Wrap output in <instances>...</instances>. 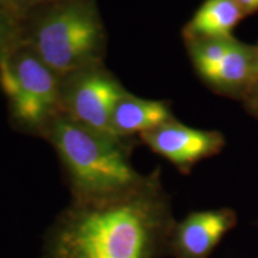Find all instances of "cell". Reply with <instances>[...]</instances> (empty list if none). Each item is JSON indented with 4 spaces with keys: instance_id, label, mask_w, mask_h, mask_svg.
Returning <instances> with one entry per match:
<instances>
[{
    "instance_id": "4",
    "label": "cell",
    "mask_w": 258,
    "mask_h": 258,
    "mask_svg": "<svg viewBox=\"0 0 258 258\" xmlns=\"http://www.w3.org/2000/svg\"><path fill=\"white\" fill-rule=\"evenodd\" d=\"M0 88L12 120L22 131L43 137L61 111V77L23 44L0 61Z\"/></svg>"
},
{
    "instance_id": "2",
    "label": "cell",
    "mask_w": 258,
    "mask_h": 258,
    "mask_svg": "<svg viewBox=\"0 0 258 258\" xmlns=\"http://www.w3.org/2000/svg\"><path fill=\"white\" fill-rule=\"evenodd\" d=\"M44 138L53 146L72 195L71 201H101L124 195L146 175L132 163L131 139L98 133L64 115L51 122Z\"/></svg>"
},
{
    "instance_id": "12",
    "label": "cell",
    "mask_w": 258,
    "mask_h": 258,
    "mask_svg": "<svg viewBox=\"0 0 258 258\" xmlns=\"http://www.w3.org/2000/svg\"><path fill=\"white\" fill-rule=\"evenodd\" d=\"M55 2L56 0H0V4L24 27L32 16Z\"/></svg>"
},
{
    "instance_id": "15",
    "label": "cell",
    "mask_w": 258,
    "mask_h": 258,
    "mask_svg": "<svg viewBox=\"0 0 258 258\" xmlns=\"http://www.w3.org/2000/svg\"><path fill=\"white\" fill-rule=\"evenodd\" d=\"M256 48H257V55H258V44H256Z\"/></svg>"
},
{
    "instance_id": "1",
    "label": "cell",
    "mask_w": 258,
    "mask_h": 258,
    "mask_svg": "<svg viewBox=\"0 0 258 258\" xmlns=\"http://www.w3.org/2000/svg\"><path fill=\"white\" fill-rule=\"evenodd\" d=\"M175 224L157 169L124 195L71 201L44 232L40 258H164Z\"/></svg>"
},
{
    "instance_id": "8",
    "label": "cell",
    "mask_w": 258,
    "mask_h": 258,
    "mask_svg": "<svg viewBox=\"0 0 258 258\" xmlns=\"http://www.w3.org/2000/svg\"><path fill=\"white\" fill-rule=\"evenodd\" d=\"M200 79L219 95L243 99L258 80L256 46L233 37L224 56Z\"/></svg>"
},
{
    "instance_id": "6",
    "label": "cell",
    "mask_w": 258,
    "mask_h": 258,
    "mask_svg": "<svg viewBox=\"0 0 258 258\" xmlns=\"http://www.w3.org/2000/svg\"><path fill=\"white\" fill-rule=\"evenodd\" d=\"M139 138L152 152L170 161L184 175L191 172L200 161L217 156L225 146L220 132L188 127L176 118Z\"/></svg>"
},
{
    "instance_id": "13",
    "label": "cell",
    "mask_w": 258,
    "mask_h": 258,
    "mask_svg": "<svg viewBox=\"0 0 258 258\" xmlns=\"http://www.w3.org/2000/svg\"><path fill=\"white\" fill-rule=\"evenodd\" d=\"M243 101L245 106H246V110L258 118V80L253 84L249 92L245 95Z\"/></svg>"
},
{
    "instance_id": "5",
    "label": "cell",
    "mask_w": 258,
    "mask_h": 258,
    "mask_svg": "<svg viewBox=\"0 0 258 258\" xmlns=\"http://www.w3.org/2000/svg\"><path fill=\"white\" fill-rule=\"evenodd\" d=\"M127 93L104 64H95L61 78V111L84 127L114 135L112 111Z\"/></svg>"
},
{
    "instance_id": "10",
    "label": "cell",
    "mask_w": 258,
    "mask_h": 258,
    "mask_svg": "<svg viewBox=\"0 0 258 258\" xmlns=\"http://www.w3.org/2000/svg\"><path fill=\"white\" fill-rule=\"evenodd\" d=\"M244 17L235 0H205L183 28V38L185 42L231 37Z\"/></svg>"
},
{
    "instance_id": "11",
    "label": "cell",
    "mask_w": 258,
    "mask_h": 258,
    "mask_svg": "<svg viewBox=\"0 0 258 258\" xmlns=\"http://www.w3.org/2000/svg\"><path fill=\"white\" fill-rule=\"evenodd\" d=\"M24 42V27L0 4V61L21 48Z\"/></svg>"
},
{
    "instance_id": "3",
    "label": "cell",
    "mask_w": 258,
    "mask_h": 258,
    "mask_svg": "<svg viewBox=\"0 0 258 258\" xmlns=\"http://www.w3.org/2000/svg\"><path fill=\"white\" fill-rule=\"evenodd\" d=\"M24 42L61 78L103 63L106 34L96 0H56L24 24Z\"/></svg>"
},
{
    "instance_id": "7",
    "label": "cell",
    "mask_w": 258,
    "mask_h": 258,
    "mask_svg": "<svg viewBox=\"0 0 258 258\" xmlns=\"http://www.w3.org/2000/svg\"><path fill=\"white\" fill-rule=\"evenodd\" d=\"M237 224L230 208L191 212L176 221L170 240L173 258H209L226 233Z\"/></svg>"
},
{
    "instance_id": "9",
    "label": "cell",
    "mask_w": 258,
    "mask_h": 258,
    "mask_svg": "<svg viewBox=\"0 0 258 258\" xmlns=\"http://www.w3.org/2000/svg\"><path fill=\"white\" fill-rule=\"evenodd\" d=\"M170 104L165 101L145 99L127 93L115 105L111 131L117 138L131 139L173 120Z\"/></svg>"
},
{
    "instance_id": "14",
    "label": "cell",
    "mask_w": 258,
    "mask_h": 258,
    "mask_svg": "<svg viewBox=\"0 0 258 258\" xmlns=\"http://www.w3.org/2000/svg\"><path fill=\"white\" fill-rule=\"evenodd\" d=\"M240 6L245 16H249L258 12V0H235Z\"/></svg>"
}]
</instances>
